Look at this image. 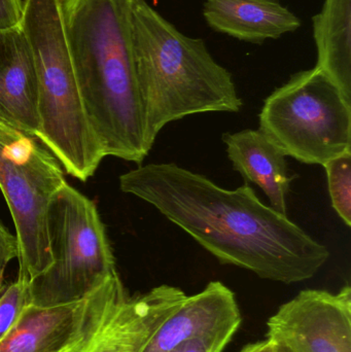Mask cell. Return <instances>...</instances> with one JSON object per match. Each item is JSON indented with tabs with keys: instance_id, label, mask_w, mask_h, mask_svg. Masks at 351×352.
Masks as SVG:
<instances>
[{
	"instance_id": "6da1fadb",
	"label": "cell",
	"mask_w": 351,
	"mask_h": 352,
	"mask_svg": "<svg viewBox=\"0 0 351 352\" xmlns=\"http://www.w3.org/2000/svg\"><path fill=\"white\" fill-rule=\"evenodd\" d=\"M120 188L150 203L224 265L278 283L313 278L327 246L272 207L245 182L226 190L174 163H152L120 177Z\"/></svg>"
},
{
	"instance_id": "7a4b0ae2",
	"label": "cell",
	"mask_w": 351,
	"mask_h": 352,
	"mask_svg": "<svg viewBox=\"0 0 351 352\" xmlns=\"http://www.w3.org/2000/svg\"><path fill=\"white\" fill-rule=\"evenodd\" d=\"M136 0H63L80 95L105 157L148 156L132 45Z\"/></svg>"
},
{
	"instance_id": "3957f363",
	"label": "cell",
	"mask_w": 351,
	"mask_h": 352,
	"mask_svg": "<svg viewBox=\"0 0 351 352\" xmlns=\"http://www.w3.org/2000/svg\"><path fill=\"white\" fill-rule=\"evenodd\" d=\"M132 45L148 150L171 122L242 109L232 74L205 41L183 34L146 0L134 3Z\"/></svg>"
},
{
	"instance_id": "277c9868",
	"label": "cell",
	"mask_w": 351,
	"mask_h": 352,
	"mask_svg": "<svg viewBox=\"0 0 351 352\" xmlns=\"http://www.w3.org/2000/svg\"><path fill=\"white\" fill-rule=\"evenodd\" d=\"M20 26L30 45L36 68V140L68 175L87 182L105 156L78 88L68 45L63 0H23Z\"/></svg>"
},
{
	"instance_id": "5b68a950",
	"label": "cell",
	"mask_w": 351,
	"mask_h": 352,
	"mask_svg": "<svg viewBox=\"0 0 351 352\" xmlns=\"http://www.w3.org/2000/svg\"><path fill=\"white\" fill-rule=\"evenodd\" d=\"M47 235L53 264L29 283L30 304L78 301L117 274L113 248L96 205L67 182L52 197Z\"/></svg>"
},
{
	"instance_id": "8992f818",
	"label": "cell",
	"mask_w": 351,
	"mask_h": 352,
	"mask_svg": "<svg viewBox=\"0 0 351 352\" xmlns=\"http://www.w3.org/2000/svg\"><path fill=\"white\" fill-rule=\"evenodd\" d=\"M259 118L260 131L304 164L324 166L351 151V104L317 66L274 90Z\"/></svg>"
},
{
	"instance_id": "52a82bcc",
	"label": "cell",
	"mask_w": 351,
	"mask_h": 352,
	"mask_svg": "<svg viewBox=\"0 0 351 352\" xmlns=\"http://www.w3.org/2000/svg\"><path fill=\"white\" fill-rule=\"evenodd\" d=\"M64 182L61 164L41 142L0 125V190L16 228L18 278L30 283L53 264L47 210Z\"/></svg>"
},
{
	"instance_id": "ba28073f",
	"label": "cell",
	"mask_w": 351,
	"mask_h": 352,
	"mask_svg": "<svg viewBox=\"0 0 351 352\" xmlns=\"http://www.w3.org/2000/svg\"><path fill=\"white\" fill-rule=\"evenodd\" d=\"M266 337L292 352H351V287L300 292L268 320Z\"/></svg>"
},
{
	"instance_id": "9c48e42d",
	"label": "cell",
	"mask_w": 351,
	"mask_h": 352,
	"mask_svg": "<svg viewBox=\"0 0 351 352\" xmlns=\"http://www.w3.org/2000/svg\"><path fill=\"white\" fill-rule=\"evenodd\" d=\"M241 322L235 294L220 281H212L203 291L185 297L144 352H169L194 339L224 351Z\"/></svg>"
},
{
	"instance_id": "30bf717a",
	"label": "cell",
	"mask_w": 351,
	"mask_h": 352,
	"mask_svg": "<svg viewBox=\"0 0 351 352\" xmlns=\"http://www.w3.org/2000/svg\"><path fill=\"white\" fill-rule=\"evenodd\" d=\"M117 274L91 295L62 305L28 304L0 341V352H63L84 334Z\"/></svg>"
},
{
	"instance_id": "8fae6325",
	"label": "cell",
	"mask_w": 351,
	"mask_h": 352,
	"mask_svg": "<svg viewBox=\"0 0 351 352\" xmlns=\"http://www.w3.org/2000/svg\"><path fill=\"white\" fill-rule=\"evenodd\" d=\"M0 120L36 138L39 130L36 68L20 25L0 30Z\"/></svg>"
},
{
	"instance_id": "7c38bea8",
	"label": "cell",
	"mask_w": 351,
	"mask_h": 352,
	"mask_svg": "<svg viewBox=\"0 0 351 352\" xmlns=\"http://www.w3.org/2000/svg\"><path fill=\"white\" fill-rule=\"evenodd\" d=\"M185 297L181 289L167 285L127 296L103 327L91 352H144Z\"/></svg>"
},
{
	"instance_id": "4fadbf2b",
	"label": "cell",
	"mask_w": 351,
	"mask_h": 352,
	"mask_svg": "<svg viewBox=\"0 0 351 352\" xmlns=\"http://www.w3.org/2000/svg\"><path fill=\"white\" fill-rule=\"evenodd\" d=\"M203 16L216 32L256 45L295 32L302 24L280 0H204Z\"/></svg>"
},
{
	"instance_id": "5bb4252c",
	"label": "cell",
	"mask_w": 351,
	"mask_h": 352,
	"mask_svg": "<svg viewBox=\"0 0 351 352\" xmlns=\"http://www.w3.org/2000/svg\"><path fill=\"white\" fill-rule=\"evenodd\" d=\"M223 142L235 170L265 192L270 207L288 215V195L297 176L288 175L286 155L260 130L228 132Z\"/></svg>"
},
{
	"instance_id": "9a60e30c",
	"label": "cell",
	"mask_w": 351,
	"mask_h": 352,
	"mask_svg": "<svg viewBox=\"0 0 351 352\" xmlns=\"http://www.w3.org/2000/svg\"><path fill=\"white\" fill-rule=\"evenodd\" d=\"M317 67L351 104V0H325L313 16Z\"/></svg>"
},
{
	"instance_id": "2e32d148",
	"label": "cell",
	"mask_w": 351,
	"mask_h": 352,
	"mask_svg": "<svg viewBox=\"0 0 351 352\" xmlns=\"http://www.w3.org/2000/svg\"><path fill=\"white\" fill-rule=\"evenodd\" d=\"M127 296L121 278L117 275L106 295L93 314L82 336L72 346L63 352H91L103 327Z\"/></svg>"
},
{
	"instance_id": "e0dca14e",
	"label": "cell",
	"mask_w": 351,
	"mask_h": 352,
	"mask_svg": "<svg viewBox=\"0 0 351 352\" xmlns=\"http://www.w3.org/2000/svg\"><path fill=\"white\" fill-rule=\"evenodd\" d=\"M332 206L348 227L351 226V151L324 165Z\"/></svg>"
},
{
	"instance_id": "ac0fdd59",
	"label": "cell",
	"mask_w": 351,
	"mask_h": 352,
	"mask_svg": "<svg viewBox=\"0 0 351 352\" xmlns=\"http://www.w3.org/2000/svg\"><path fill=\"white\" fill-rule=\"evenodd\" d=\"M30 304L29 281L18 278L0 296V341L14 326L23 309Z\"/></svg>"
},
{
	"instance_id": "d6986e66",
	"label": "cell",
	"mask_w": 351,
	"mask_h": 352,
	"mask_svg": "<svg viewBox=\"0 0 351 352\" xmlns=\"http://www.w3.org/2000/svg\"><path fill=\"white\" fill-rule=\"evenodd\" d=\"M19 245L16 235H12L0 221V296L5 289L4 275L8 264L18 258Z\"/></svg>"
},
{
	"instance_id": "ffe728a7",
	"label": "cell",
	"mask_w": 351,
	"mask_h": 352,
	"mask_svg": "<svg viewBox=\"0 0 351 352\" xmlns=\"http://www.w3.org/2000/svg\"><path fill=\"white\" fill-rule=\"evenodd\" d=\"M22 12L23 0H0V30L19 26Z\"/></svg>"
},
{
	"instance_id": "44dd1931",
	"label": "cell",
	"mask_w": 351,
	"mask_h": 352,
	"mask_svg": "<svg viewBox=\"0 0 351 352\" xmlns=\"http://www.w3.org/2000/svg\"><path fill=\"white\" fill-rule=\"evenodd\" d=\"M169 352H223V351L218 347L208 344L201 339H194V340L181 343V345Z\"/></svg>"
},
{
	"instance_id": "7402d4cb",
	"label": "cell",
	"mask_w": 351,
	"mask_h": 352,
	"mask_svg": "<svg viewBox=\"0 0 351 352\" xmlns=\"http://www.w3.org/2000/svg\"><path fill=\"white\" fill-rule=\"evenodd\" d=\"M271 349L272 343L265 339V340L247 345L240 352H271Z\"/></svg>"
},
{
	"instance_id": "603a6c76",
	"label": "cell",
	"mask_w": 351,
	"mask_h": 352,
	"mask_svg": "<svg viewBox=\"0 0 351 352\" xmlns=\"http://www.w3.org/2000/svg\"><path fill=\"white\" fill-rule=\"evenodd\" d=\"M271 352H292L288 347L284 346L282 344H274L272 343Z\"/></svg>"
},
{
	"instance_id": "cb8c5ba5",
	"label": "cell",
	"mask_w": 351,
	"mask_h": 352,
	"mask_svg": "<svg viewBox=\"0 0 351 352\" xmlns=\"http://www.w3.org/2000/svg\"><path fill=\"white\" fill-rule=\"evenodd\" d=\"M1 124H5V123H4V122H2L1 120H0V125H1Z\"/></svg>"
}]
</instances>
